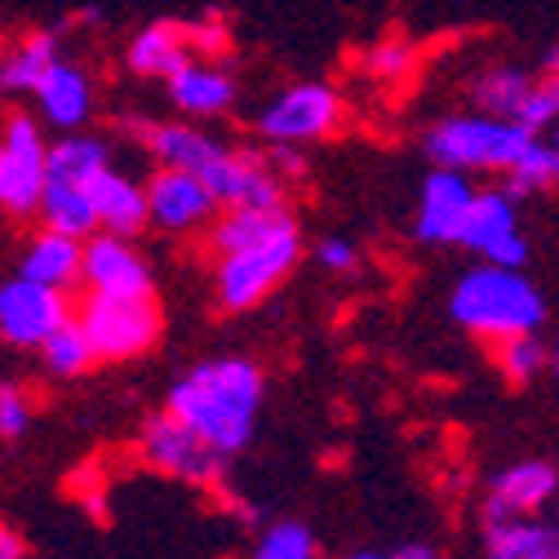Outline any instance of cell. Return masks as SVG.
<instances>
[{
	"instance_id": "cell-1",
	"label": "cell",
	"mask_w": 559,
	"mask_h": 559,
	"mask_svg": "<svg viewBox=\"0 0 559 559\" xmlns=\"http://www.w3.org/2000/svg\"><path fill=\"white\" fill-rule=\"evenodd\" d=\"M204 249L214 262V298L223 311H253L266 302L294 266L302 262V227L285 209H218L204 231Z\"/></svg>"
},
{
	"instance_id": "cell-2",
	"label": "cell",
	"mask_w": 559,
	"mask_h": 559,
	"mask_svg": "<svg viewBox=\"0 0 559 559\" xmlns=\"http://www.w3.org/2000/svg\"><path fill=\"white\" fill-rule=\"evenodd\" d=\"M266 373L249 356H214L191 365L165 395V413L200 436L214 453L236 457L258 427Z\"/></svg>"
},
{
	"instance_id": "cell-3",
	"label": "cell",
	"mask_w": 559,
	"mask_h": 559,
	"mask_svg": "<svg viewBox=\"0 0 559 559\" xmlns=\"http://www.w3.org/2000/svg\"><path fill=\"white\" fill-rule=\"evenodd\" d=\"M449 316L479 342H502L520 333H542L546 324V298L524 266H471L449 298Z\"/></svg>"
},
{
	"instance_id": "cell-4",
	"label": "cell",
	"mask_w": 559,
	"mask_h": 559,
	"mask_svg": "<svg viewBox=\"0 0 559 559\" xmlns=\"http://www.w3.org/2000/svg\"><path fill=\"white\" fill-rule=\"evenodd\" d=\"M533 138L524 124L502 120V116H484V111H462L444 116L440 124L427 129V156L440 169L457 174H511L524 152L533 147Z\"/></svg>"
},
{
	"instance_id": "cell-5",
	"label": "cell",
	"mask_w": 559,
	"mask_h": 559,
	"mask_svg": "<svg viewBox=\"0 0 559 559\" xmlns=\"http://www.w3.org/2000/svg\"><path fill=\"white\" fill-rule=\"evenodd\" d=\"M72 316L85 329L98 365H129L138 356H147L165 333V311L156 294H138V298L81 294Z\"/></svg>"
},
{
	"instance_id": "cell-6",
	"label": "cell",
	"mask_w": 559,
	"mask_h": 559,
	"mask_svg": "<svg viewBox=\"0 0 559 559\" xmlns=\"http://www.w3.org/2000/svg\"><path fill=\"white\" fill-rule=\"evenodd\" d=\"M45 124L27 107H10L0 116V214L5 218H36V200L45 191Z\"/></svg>"
},
{
	"instance_id": "cell-7",
	"label": "cell",
	"mask_w": 559,
	"mask_h": 559,
	"mask_svg": "<svg viewBox=\"0 0 559 559\" xmlns=\"http://www.w3.org/2000/svg\"><path fill=\"white\" fill-rule=\"evenodd\" d=\"M342 94L324 81H298L280 90L262 111H258V133L266 147H298L307 152L311 143H324L342 124Z\"/></svg>"
},
{
	"instance_id": "cell-8",
	"label": "cell",
	"mask_w": 559,
	"mask_h": 559,
	"mask_svg": "<svg viewBox=\"0 0 559 559\" xmlns=\"http://www.w3.org/2000/svg\"><path fill=\"white\" fill-rule=\"evenodd\" d=\"M138 457H143V466H152L156 475H169V479L191 484V488H218L227 475V457L214 453L200 436H191L165 408L152 413L143 423V431H138Z\"/></svg>"
},
{
	"instance_id": "cell-9",
	"label": "cell",
	"mask_w": 559,
	"mask_h": 559,
	"mask_svg": "<svg viewBox=\"0 0 559 559\" xmlns=\"http://www.w3.org/2000/svg\"><path fill=\"white\" fill-rule=\"evenodd\" d=\"M72 311H76V298L62 289L36 285V280H27L19 271L0 280V342L5 346L36 352L53 329L72 320Z\"/></svg>"
},
{
	"instance_id": "cell-10",
	"label": "cell",
	"mask_w": 559,
	"mask_h": 559,
	"mask_svg": "<svg viewBox=\"0 0 559 559\" xmlns=\"http://www.w3.org/2000/svg\"><path fill=\"white\" fill-rule=\"evenodd\" d=\"M457 245L471 249L479 262L493 266H524L528 262V240L520 231V200L507 187L475 191L466 223L457 231Z\"/></svg>"
},
{
	"instance_id": "cell-11",
	"label": "cell",
	"mask_w": 559,
	"mask_h": 559,
	"mask_svg": "<svg viewBox=\"0 0 559 559\" xmlns=\"http://www.w3.org/2000/svg\"><path fill=\"white\" fill-rule=\"evenodd\" d=\"M81 294H103V298H138L156 294V275L147 253L129 236L94 231L81 240Z\"/></svg>"
},
{
	"instance_id": "cell-12",
	"label": "cell",
	"mask_w": 559,
	"mask_h": 559,
	"mask_svg": "<svg viewBox=\"0 0 559 559\" xmlns=\"http://www.w3.org/2000/svg\"><path fill=\"white\" fill-rule=\"evenodd\" d=\"M143 195H147V227H156L165 236H200L218 218V200L204 187L200 174L156 169L143 182Z\"/></svg>"
},
{
	"instance_id": "cell-13",
	"label": "cell",
	"mask_w": 559,
	"mask_h": 559,
	"mask_svg": "<svg viewBox=\"0 0 559 559\" xmlns=\"http://www.w3.org/2000/svg\"><path fill=\"white\" fill-rule=\"evenodd\" d=\"M204 187L214 191L218 209H285L289 204V187L271 169L266 156L258 152H236L227 147L204 174Z\"/></svg>"
},
{
	"instance_id": "cell-14",
	"label": "cell",
	"mask_w": 559,
	"mask_h": 559,
	"mask_svg": "<svg viewBox=\"0 0 559 559\" xmlns=\"http://www.w3.org/2000/svg\"><path fill=\"white\" fill-rule=\"evenodd\" d=\"M559 498V471L542 457H524L502 466L488 479L484 493V524L488 520H524V515H542L550 502Z\"/></svg>"
},
{
	"instance_id": "cell-15",
	"label": "cell",
	"mask_w": 559,
	"mask_h": 559,
	"mask_svg": "<svg viewBox=\"0 0 559 559\" xmlns=\"http://www.w3.org/2000/svg\"><path fill=\"white\" fill-rule=\"evenodd\" d=\"M138 143L147 147L156 169H182V174H204L214 165L227 143L218 133H209L200 120H133Z\"/></svg>"
},
{
	"instance_id": "cell-16",
	"label": "cell",
	"mask_w": 559,
	"mask_h": 559,
	"mask_svg": "<svg viewBox=\"0 0 559 559\" xmlns=\"http://www.w3.org/2000/svg\"><path fill=\"white\" fill-rule=\"evenodd\" d=\"M475 200L471 174L457 169H431L417 191V214H413V236L423 245H457V231L466 223V209Z\"/></svg>"
},
{
	"instance_id": "cell-17",
	"label": "cell",
	"mask_w": 559,
	"mask_h": 559,
	"mask_svg": "<svg viewBox=\"0 0 559 559\" xmlns=\"http://www.w3.org/2000/svg\"><path fill=\"white\" fill-rule=\"evenodd\" d=\"M36 98V120L58 129V133H76L94 120V107H98V94H94V76L76 58H58L49 72L36 81L32 90Z\"/></svg>"
},
{
	"instance_id": "cell-18",
	"label": "cell",
	"mask_w": 559,
	"mask_h": 559,
	"mask_svg": "<svg viewBox=\"0 0 559 559\" xmlns=\"http://www.w3.org/2000/svg\"><path fill=\"white\" fill-rule=\"evenodd\" d=\"M165 94L182 111V120H214L236 107L240 85L218 58H187L165 81Z\"/></svg>"
},
{
	"instance_id": "cell-19",
	"label": "cell",
	"mask_w": 559,
	"mask_h": 559,
	"mask_svg": "<svg viewBox=\"0 0 559 559\" xmlns=\"http://www.w3.org/2000/svg\"><path fill=\"white\" fill-rule=\"evenodd\" d=\"M90 200H94L98 231L129 236V240H138V236L147 231V195H143V182L120 174L116 165H107L90 182Z\"/></svg>"
},
{
	"instance_id": "cell-20",
	"label": "cell",
	"mask_w": 559,
	"mask_h": 559,
	"mask_svg": "<svg viewBox=\"0 0 559 559\" xmlns=\"http://www.w3.org/2000/svg\"><path fill=\"white\" fill-rule=\"evenodd\" d=\"M19 275L36 280V285H49V289H62V294H76L81 289V240L36 227L19 249Z\"/></svg>"
},
{
	"instance_id": "cell-21",
	"label": "cell",
	"mask_w": 559,
	"mask_h": 559,
	"mask_svg": "<svg viewBox=\"0 0 559 559\" xmlns=\"http://www.w3.org/2000/svg\"><path fill=\"white\" fill-rule=\"evenodd\" d=\"M484 559H559V520L546 515L488 520Z\"/></svg>"
},
{
	"instance_id": "cell-22",
	"label": "cell",
	"mask_w": 559,
	"mask_h": 559,
	"mask_svg": "<svg viewBox=\"0 0 559 559\" xmlns=\"http://www.w3.org/2000/svg\"><path fill=\"white\" fill-rule=\"evenodd\" d=\"M187 58H195L191 45H187V23H169V19L165 23H147L124 49L129 72L143 76V81H169Z\"/></svg>"
},
{
	"instance_id": "cell-23",
	"label": "cell",
	"mask_w": 559,
	"mask_h": 559,
	"mask_svg": "<svg viewBox=\"0 0 559 559\" xmlns=\"http://www.w3.org/2000/svg\"><path fill=\"white\" fill-rule=\"evenodd\" d=\"M58 58H62V45L53 32H23L19 40H5V49H0V94L32 98L36 81Z\"/></svg>"
},
{
	"instance_id": "cell-24",
	"label": "cell",
	"mask_w": 559,
	"mask_h": 559,
	"mask_svg": "<svg viewBox=\"0 0 559 559\" xmlns=\"http://www.w3.org/2000/svg\"><path fill=\"white\" fill-rule=\"evenodd\" d=\"M107 165H111V143H107V138L76 129V133H58V143H49L45 178L90 187Z\"/></svg>"
},
{
	"instance_id": "cell-25",
	"label": "cell",
	"mask_w": 559,
	"mask_h": 559,
	"mask_svg": "<svg viewBox=\"0 0 559 559\" xmlns=\"http://www.w3.org/2000/svg\"><path fill=\"white\" fill-rule=\"evenodd\" d=\"M36 218H40V227L62 231V236H72V240H90V236L98 231L90 187H76V182H53V178H45V191H40V200H36Z\"/></svg>"
},
{
	"instance_id": "cell-26",
	"label": "cell",
	"mask_w": 559,
	"mask_h": 559,
	"mask_svg": "<svg viewBox=\"0 0 559 559\" xmlns=\"http://www.w3.org/2000/svg\"><path fill=\"white\" fill-rule=\"evenodd\" d=\"M533 85H537V81L524 72V67L502 62V67H488V72H479V76H475L471 98H475V107H479L484 116L515 120V111L524 107V98H528V90H533Z\"/></svg>"
},
{
	"instance_id": "cell-27",
	"label": "cell",
	"mask_w": 559,
	"mask_h": 559,
	"mask_svg": "<svg viewBox=\"0 0 559 559\" xmlns=\"http://www.w3.org/2000/svg\"><path fill=\"white\" fill-rule=\"evenodd\" d=\"M36 356H40V365L49 369V378H62V382L85 378V373L98 365V356H94V346H90L85 329L76 324V316L67 320L62 329H53V333L36 346Z\"/></svg>"
},
{
	"instance_id": "cell-28",
	"label": "cell",
	"mask_w": 559,
	"mask_h": 559,
	"mask_svg": "<svg viewBox=\"0 0 559 559\" xmlns=\"http://www.w3.org/2000/svg\"><path fill=\"white\" fill-rule=\"evenodd\" d=\"M417 67H423V49H417L408 36H382L365 53V76L378 85H404L417 76Z\"/></svg>"
},
{
	"instance_id": "cell-29",
	"label": "cell",
	"mask_w": 559,
	"mask_h": 559,
	"mask_svg": "<svg viewBox=\"0 0 559 559\" xmlns=\"http://www.w3.org/2000/svg\"><path fill=\"white\" fill-rule=\"evenodd\" d=\"M493 365L511 386H528L546 373V342L542 333H520V337H502L493 342Z\"/></svg>"
},
{
	"instance_id": "cell-30",
	"label": "cell",
	"mask_w": 559,
	"mask_h": 559,
	"mask_svg": "<svg viewBox=\"0 0 559 559\" xmlns=\"http://www.w3.org/2000/svg\"><path fill=\"white\" fill-rule=\"evenodd\" d=\"M559 187V152L546 143V138L537 133L533 147L524 152V160L507 174V191L520 200V195H533V191H550Z\"/></svg>"
},
{
	"instance_id": "cell-31",
	"label": "cell",
	"mask_w": 559,
	"mask_h": 559,
	"mask_svg": "<svg viewBox=\"0 0 559 559\" xmlns=\"http://www.w3.org/2000/svg\"><path fill=\"white\" fill-rule=\"evenodd\" d=\"M249 559H320V542H316V533L307 524L280 520V524H271L258 537V546H253Z\"/></svg>"
},
{
	"instance_id": "cell-32",
	"label": "cell",
	"mask_w": 559,
	"mask_h": 559,
	"mask_svg": "<svg viewBox=\"0 0 559 559\" xmlns=\"http://www.w3.org/2000/svg\"><path fill=\"white\" fill-rule=\"evenodd\" d=\"M36 423V395L23 382H0V440H23Z\"/></svg>"
},
{
	"instance_id": "cell-33",
	"label": "cell",
	"mask_w": 559,
	"mask_h": 559,
	"mask_svg": "<svg viewBox=\"0 0 559 559\" xmlns=\"http://www.w3.org/2000/svg\"><path fill=\"white\" fill-rule=\"evenodd\" d=\"M555 120H559V103H555L542 85H533L528 98H524V107L515 111V124H524L528 133H542V129H550Z\"/></svg>"
},
{
	"instance_id": "cell-34",
	"label": "cell",
	"mask_w": 559,
	"mask_h": 559,
	"mask_svg": "<svg viewBox=\"0 0 559 559\" xmlns=\"http://www.w3.org/2000/svg\"><path fill=\"white\" fill-rule=\"evenodd\" d=\"M316 262H320L324 271H333V275H346V271H356L360 253H356V245H352V240H342V236H324V240L316 245Z\"/></svg>"
},
{
	"instance_id": "cell-35",
	"label": "cell",
	"mask_w": 559,
	"mask_h": 559,
	"mask_svg": "<svg viewBox=\"0 0 559 559\" xmlns=\"http://www.w3.org/2000/svg\"><path fill=\"white\" fill-rule=\"evenodd\" d=\"M266 160H271V169H275L280 178H285V187L307 178V152H298V147H271Z\"/></svg>"
},
{
	"instance_id": "cell-36",
	"label": "cell",
	"mask_w": 559,
	"mask_h": 559,
	"mask_svg": "<svg viewBox=\"0 0 559 559\" xmlns=\"http://www.w3.org/2000/svg\"><path fill=\"white\" fill-rule=\"evenodd\" d=\"M0 559H27V546H23V537L0 520Z\"/></svg>"
},
{
	"instance_id": "cell-37",
	"label": "cell",
	"mask_w": 559,
	"mask_h": 559,
	"mask_svg": "<svg viewBox=\"0 0 559 559\" xmlns=\"http://www.w3.org/2000/svg\"><path fill=\"white\" fill-rule=\"evenodd\" d=\"M555 103H559V49H550V58H546V72H542V81H537Z\"/></svg>"
},
{
	"instance_id": "cell-38",
	"label": "cell",
	"mask_w": 559,
	"mask_h": 559,
	"mask_svg": "<svg viewBox=\"0 0 559 559\" xmlns=\"http://www.w3.org/2000/svg\"><path fill=\"white\" fill-rule=\"evenodd\" d=\"M391 559H440V550L427 546V542H408V546H400Z\"/></svg>"
},
{
	"instance_id": "cell-39",
	"label": "cell",
	"mask_w": 559,
	"mask_h": 559,
	"mask_svg": "<svg viewBox=\"0 0 559 559\" xmlns=\"http://www.w3.org/2000/svg\"><path fill=\"white\" fill-rule=\"evenodd\" d=\"M546 373H555V378H559V333L546 342Z\"/></svg>"
},
{
	"instance_id": "cell-40",
	"label": "cell",
	"mask_w": 559,
	"mask_h": 559,
	"mask_svg": "<svg viewBox=\"0 0 559 559\" xmlns=\"http://www.w3.org/2000/svg\"><path fill=\"white\" fill-rule=\"evenodd\" d=\"M346 559H391V555H382V550H356V555H346Z\"/></svg>"
},
{
	"instance_id": "cell-41",
	"label": "cell",
	"mask_w": 559,
	"mask_h": 559,
	"mask_svg": "<svg viewBox=\"0 0 559 559\" xmlns=\"http://www.w3.org/2000/svg\"><path fill=\"white\" fill-rule=\"evenodd\" d=\"M546 143H550V147H555V152H559V120H555V124H550V138H546Z\"/></svg>"
},
{
	"instance_id": "cell-42",
	"label": "cell",
	"mask_w": 559,
	"mask_h": 559,
	"mask_svg": "<svg viewBox=\"0 0 559 559\" xmlns=\"http://www.w3.org/2000/svg\"><path fill=\"white\" fill-rule=\"evenodd\" d=\"M0 49H5V32H0Z\"/></svg>"
}]
</instances>
